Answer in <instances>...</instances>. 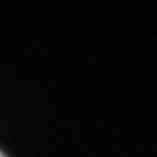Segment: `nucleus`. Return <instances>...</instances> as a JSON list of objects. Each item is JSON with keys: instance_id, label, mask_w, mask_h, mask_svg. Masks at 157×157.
Masks as SVG:
<instances>
[{"instance_id": "nucleus-1", "label": "nucleus", "mask_w": 157, "mask_h": 157, "mask_svg": "<svg viewBox=\"0 0 157 157\" xmlns=\"http://www.w3.org/2000/svg\"><path fill=\"white\" fill-rule=\"evenodd\" d=\"M0 157H6V156H5V154H3L2 151H0Z\"/></svg>"}]
</instances>
